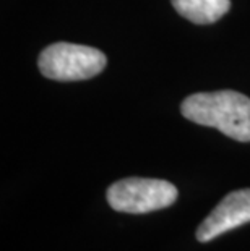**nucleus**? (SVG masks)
Here are the masks:
<instances>
[{"mask_svg": "<svg viewBox=\"0 0 250 251\" xmlns=\"http://www.w3.org/2000/svg\"><path fill=\"white\" fill-rule=\"evenodd\" d=\"M180 114L194 124L211 126L241 143H250V98L222 89L196 93L180 104Z\"/></svg>", "mask_w": 250, "mask_h": 251, "instance_id": "nucleus-1", "label": "nucleus"}, {"mask_svg": "<svg viewBox=\"0 0 250 251\" xmlns=\"http://www.w3.org/2000/svg\"><path fill=\"white\" fill-rule=\"evenodd\" d=\"M108 58L89 46L56 42L39 54L38 67L42 76L56 81H82L104 70Z\"/></svg>", "mask_w": 250, "mask_h": 251, "instance_id": "nucleus-2", "label": "nucleus"}, {"mask_svg": "<svg viewBox=\"0 0 250 251\" xmlns=\"http://www.w3.org/2000/svg\"><path fill=\"white\" fill-rule=\"evenodd\" d=\"M177 195V188L167 180L130 177L109 186L108 202L117 212L145 214L174 204Z\"/></svg>", "mask_w": 250, "mask_h": 251, "instance_id": "nucleus-3", "label": "nucleus"}, {"mask_svg": "<svg viewBox=\"0 0 250 251\" xmlns=\"http://www.w3.org/2000/svg\"><path fill=\"white\" fill-rule=\"evenodd\" d=\"M250 222V188L226 195L196 228V240L211 242L220 235Z\"/></svg>", "mask_w": 250, "mask_h": 251, "instance_id": "nucleus-4", "label": "nucleus"}, {"mask_svg": "<svg viewBox=\"0 0 250 251\" xmlns=\"http://www.w3.org/2000/svg\"><path fill=\"white\" fill-rule=\"evenodd\" d=\"M180 17L195 25H211L229 12L231 0H171Z\"/></svg>", "mask_w": 250, "mask_h": 251, "instance_id": "nucleus-5", "label": "nucleus"}]
</instances>
